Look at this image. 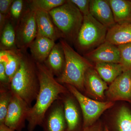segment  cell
<instances>
[{"mask_svg":"<svg viewBox=\"0 0 131 131\" xmlns=\"http://www.w3.org/2000/svg\"><path fill=\"white\" fill-rule=\"evenodd\" d=\"M49 13L63 38L74 42L83 20V15L77 7L70 0L67 1Z\"/></svg>","mask_w":131,"mask_h":131,"instance_id":"4","label":"cell"},{"mask_svg":"<svg viewBox=\"0 0 131 131\" xmlns=\"http://www.w3.org/2000/svg\"><path fill=\"white\" fill-rule=\"evenodd\" d=\"M1 35V50L18 49L16 45L15 28L11 22L7 21Z\"/></svg>","mask_w":131,"mask_h":131,"instance_id":"22","label":"cell"},{"mask_svg":"<svg viewBox=\"0 0 131 131\" xmlns=\"http://www.w3.org/2000/svg\"><path fill=\"white\" fill-rule=\"evenodd\" d=\"M60 42L63 49L65 58L64 69L57 81L62 84L72 85L82 91L84 89L85 74L93 66L89 61L75 51L65 39Z\"/></svg>","mask_w":131,"mask_h":131,"instance_id":"3","label":"cell"},{"mask_svg":"<svg viewBox=\"0 0 131 131\" xmlns=\"http://www.w3.org/2000/svg\"><path fill=\"white\" fill-rule=\"evenodd\" d=\"M0 131H15L7 126L5 124L0 125Z\"/></svg>","mask_w":131,"mask_h":131,"instance_id":"33","label":"cell"},{"mask_svg":"<svg viewBox=\"0 0 131 131\" xmlns=\"http://www.w3.org/2000/svg\"><path fill=\"white\" fill-rule=\"evenodd\" d=\"M116 23L131 21V1L108 0Z\"/></svg>","mask_w":131,"mask_h":131,"instance_id":"20","label":"cell"},{"mask_svg":"<svg viewBox=\"0 0 131 131\" xmlns=\"http://www.w3.org/2000/svg\"><path fill=\"white\" fill-rule=\"evenodd\" d=\"M14 0H0V13L7 15Z\"/></svg>","mask_w":131,"mask_h":131,"instance_id":"29","label":"cell"},{"mask_svg":"<svg viewBox=\"0 0 131 131\" xmlns=\"http://www.w3.org/2000/svg\"><path fill=\"white\" fill-rule=\"evenodd\" d=\"M90 13L97 21L108 28L116 24L108 0H90Z\"/></svg>","mask_w":131,"mask_h":131,"instance_id":"12","label":"cell"},{"mask_svg":"<svg viewBox=\"0 0 131 131\" xmlns=\"http://www.w3.org/2000/svg\"><path fill=\"white\" fill-rule=\"evenodd\" d=\"M24 1L15 0L14 1L9 10V16L15 21H18L23 14Z\"/></svg>","mask_w":131,"mask_h":131,"instance_id":"27","label":"cell"},{"mask_svg":"<svg viewBox=\"0 0 131 131\" xmlns=\"http://www.w3.org/2000/svg\"><path fill=\"white\" fill-rule=\"evenodd\" d=\"M62 99L67 124L66 131H80V113L76 103L71 96Z\"/></svg>","mask_w":131,"mask_h":131,"instance_id":"19","label":"cell"},{"mask_svg":"<svg viewBox=\"0 0 131 131\" xmlns=\"http://www.w3.org/2000/svg\"><path fill=\"white\" fill-rule=\"evenodd\" d=\"M80 131H105L103 130L100 125L94 124L92 125L86 127H82Z\"/></svg>","mask_w":131,"mask_h":131,"instance_id":"31","label":"cell"},{"mask_svg":"<svg viewBox=\"0 0 131 131\" xmlns=\"http://www.w3.org/2000/svg\"><path fill=\"white\" fill-rule=\"evenodd\" d=\"M119 49L120 61L124 71L131 70V43L118 46Z\"/></svg>","mask_w":131,"mask_h":131,"instance_id":"26","label":"cell"},{"mask_svg":"<svg viewBox=\"0 0 131 131\" xmlns=\"http://www.w3.org/2000/svg\"><path fill=\"white\" fill-rule=\"evenodd\" d=\"M65 0H32L28 1L29 7L34 11L49 13L54 8L63 5Z\"/></svg>","mask_w":131,"mask_h":131,"instance_id":"24","label":"cell"},{"mask_svg":"<svg viewBox=\"0 0 131 131\" xmlns=\"http://www.w3.org/2000/svg\"><path fill=\"white\" fill-rule=\"evenodd\" d=\"M74 4L83 16L90 14V0H70Z\"/></svg>","mask_w":131,"mask_h":131,"instance_id":"28","label":"cell"},{"mask_svg":"<svg viewBox=\"0 0 131 131\" xmlns=\"http://www.w3.org/2000/svg\"><path fill=\"white\" fill-rule=\"evenodd\" d=\"M105 131H110L109 129L107 126H106L105 127Z\"/></svg>","mask_w":131,"mask_h":131,"instance_id":"34","label":"cell"},{"mask_svg":"<svg viewBox=\"0 0 131 131\" xmlns=\"http://www.w3.org/2000/svg\"><path fill=\"white\" fill-rule=\"evenodd\" d=\"M15 30L16 47L21 51H27L37 35L35 11L29 7L24 11Z\"/></svg>","mask_w":131,"mask_h":131,"instance_id":"7","label":"cell"},{"mask_svg":"<svg viewBox=\"0 0 131 131\" xmlns=\"http://www.w3.org/2000/svg\"><path fill=\"white\" fill-rule=\"evenodd\" d=\"M36 64L40 87L35 103L31 107L27 119V131H34L38 126H41L50 107L62 95L69 92L66 87L57 81L44 63Z\"/></svg>","mask_w":131,"mask_h":131,"instance_id":"1","label":"cell"},{"mask_svg":"<svg viewBox=\"0 0 131 131\" xmlns=\"http://www.w3.org/2000/svg\"><path fill=\"white\" fill-rule=\"evenodd\" d=\"M95 69L106 83H112L124 72L120 63H95Z\"/></svg>","mask_w":131,"mask_h":131,"instance_id":"21","label":"cell"},{"mask_svg":"<svg viewBox=\"0 0 131 131\" xmlns=\"http://www.w3.org/2000/svg\"><path fill=\"white\" fill-rule=\"evenodd\" d=\"M108 28L91 14L83 16V20L74 43L81 51H91L106 41Z\"/></svg>","mask_w":131,"mask_h":131,"instance_id":"5","label":"cell"},{"mask_svg":"<svg viewBox=\"0 0 131 131\" xmlns=\"http://www.w3.org/2000/svg\"></svg>","mask_w":131,"mask_h":131,"instance_id":"35","label":"cell"},{"mask_svg":"<svg viewBox=\"0 0 131 131\" xmlns=\"http://www.w3.org/2000/svg\"><path fill=\"white\" fill-rule=\"evenodd\" d=\"M64 84L80 105L83 117L82 127H87L95 124L102 113L114 104L111 101L100 102L94 100L83 94L72 85Z\"/></svg>","mask_w":131,"mask_h":131,"instance_id":"6","label":"cell"},{"mask_svg":"<svg viewBox=\"0 0 131 131\" xmlns=\"http://www.w3.org/2000/svg\"><path fill=\"white\" fill-rule=\"evenodd\" d=\"M84 57L95 63H119L120 61L119 50L118 46L106 41L93 50L86 53Z\"/></svg>","mask_w":131,"mask_h":131,"instance_id":"11","label":"cell"},{"mask_svg":"<svg viewBox=\"0 0 131 131\" xmlns=\"http://www.w3.org/2000/svg\"><path fill=\"white\" fill-rule=\"evenodd\" d=\"M35 12L37 35L49 38L55 41L63 38L62 35L54 25L49 13L40 11Z\"/></svg>","mask_w":131,"mask_h":131,"instance_id":"13","label":"cell"},{"mask_svg":"<svg viewBox=\"0 0 131 131\" xmlns=\"http://www.w3.org/2000/svg\"><path fill=\"white\" fill-rule=\"evenodd\" d=\"M9 88L32 107L39 91V80L36 62L27 51L21 50L20 65L12 78Z\"/></svg>","mask_w":131,"mask_h":131,"instance_id":"2","label":"cell"},{"mask_svg":"<svg viewBox=\"0 0 131 131\" xmlns=\"http://www.w3.org/2000/svg\"><path fill=\"white\" fill-rule=\"evenodd\" d=\"M85 88L91 95L100 100L103 99L104 92L108 89L106 83L93 67L89 68L85 74Z\"/></svg>","mask_w":131,"mask_h":131,"instance_id":"15","label":"cell"},{"mask_svg":"<svg viewBox=\"0 0 131 131\" xmlns=\"http://www.w3.org/2000/svg\"><path fill=\"white\" fill-rule=\"evenodd\" d=\"M106 41L117 46L131 43V21L116 23L108 28Z\"/></svg>","mask_w":131,"mask_h":131,"instance_id":"16","label":"cell"},{"mask_svg":"<svg viewBox=\"0 0 131 131\" xmlns=\"http://www.w3.org/2000/svg\"><path fill=\"white\" fill-rule=\"evenodd\" d=\"M8 15H6L0 13V31L1 33L6 24Z\"/></svg>","mask_w":131,"mask_h":131,"instance_id":"32","label":"cell"},{"mask_svg":"<svg viewBox=\"0 0 131 131\" xmlns=\"http://www.w3.org/2000/svg\"><path fill=\"white\" fill-rule=\"evenodd\" d=\"M131 70H126L111 83L107 95L111 101H131Z\"/></svg>","mask_w":131,"mask_h":131,"instance_id":"10","label":"cell"},{"mask_svg":"<svg viewBox=\"0 0 131 131\" xmlns=\"http://www.w3.org/2000/svg\"><path fill=\"white\" fill-rule=\"evenodd\" d=\"M61 96L46 113L41 126L43 131H66L67 124Z\"/></svg>","mask_w":131,"mask_h":131,"instance_id":"9","label":"cell"},{"mask_svg":"<svg viewBox=\"0 0 131 131\" xmlns=\"http://www.w3.org/2000/svg\"><path fill=\"white\" fill-rule=\"evenodd\" d=\"M21 58V50L18 49L0 51V62L4 63L10 82L19 69Z\"/></svg>","mask_w":131,"mask_h":131,"instance_id":"18","label":"cell"},{"mask_svg":"<svg viewBox=\"0 0 131 131\" xmlns=\"http://www.w3.org/2000/svg\"><path fill=\"white\" fill-rule=\"evenodd\" d=\"M0 84L9 85V80L6 73L5 65L2 62H0Z\"/></svg>","mask_w":131,"mask_h":131,"instance_id":"30","label":"cell"},{"mask_svg":"<svg viewBox=\"0 0 131 131\" xmlns=\"http://www.w3.org/2000/svg\"><path fill=\"white\" fill-rule=\"evenodd\" d=\"M117 131H131V112L125 106L122 107L117 115Z\"/></svg>","mask_w":131,"mask_h":131,"instance_id":"25","label":"cell"},{"mask_svg":"<svg viewBox=\"0 0 131 131\" xmlns=\"http://www.w3.org/2000/svg\"><path fill=\"white\" fill-rule=\"evenodd\" d=\"M31 107L19 96L12 92L4 124L15 131H22L25 127L26 122Z\"/></svg>","mask_w":131,"mask_h":131,"instance_id":"8","label":"cell"},{"mask_svg":"<svg viewBox=\"0 0 131 131\" xmlns=\"http://www.w3.org/2000/svg\"><path fill=\"white\" fill-rule=\"evenodd\" d=\"M65 63V56L60 42L56 44L44 63L56 78L62 74Z\"/></svg>","mask_w":131,"mask_h":131,"instance_id":"17","label":"cell"},{"mask_svg":"<svg viewBox=\"0 0 131 131\" xmlns=\"http://www.w3.org/2000/svg\"><path fill=\"white\" fill-rule=\"evenodd\" d=\"M55 42L49 38L37 35L29 47L34 60L36 62L44 63L56 44Z\"/></svg>","mask_w":131,"mask_h":131,"instance_id":"14","label":"cell"},{"mask_svg":"<svg viewBox=\"0 0 131 131\" xmlns=\"http://www.w3.org/2000/svg\"><path fill=\"white\" fill-rule=\"evenodd\" d=\"M9 85L0 84V125L5 123L11 102L12 92Z\"/></svg>","mask_w":131,"mask_h":131,"instance_id":"23","label":"cell"}]
</instances>
